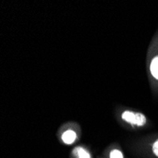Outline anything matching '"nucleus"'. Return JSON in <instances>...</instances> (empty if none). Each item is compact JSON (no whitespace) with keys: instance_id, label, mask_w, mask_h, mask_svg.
<instances>
[{"instance_id":"obj_1","label":"nucleus","mask_w":158,"mask_h":158,"mask_svg":"<svg viewBox=\"0 0 158 158\" xmlns=\"http://www.w3.org/2000/svg\"><path fill=\"white\" fill-rule=\"evenodd\" d=\"M121 118L125 120L126 122L130 123L132 125H136V126H143L145 125L147 119L146 117L141 113H135L131 110H126L122 113Z\"/></svg>"},{"instance_id":"obj_2","label":"nucleus","mask_w":158,"mask_h":158,"mask_svg":"<svg viewBox=\"0 0 158 158\" xmlns=\"http://www.w3.org/2000/svg\"><path fill=\"white\" fill-rule=\"evenodd\" d=\"M77 138V135L74 131L72 130H68L66 132H64L62 135V139L64 141V143H65V144H72V143L76 140Z\"/></svg>"},{"instance_id":"obj_4","label":"nucleus","mask_w":158,"mask_h":158,"mask_svg":"<svg viewBox=\"0 0 158 158\" xmlns=\"http://www.w3.org/2000/svg\"><path fill=\"white\" fill-rule=\"evenodd\" d=\"M73 153L76 156H78V158H91L90 154L87 152H86L83 148H81V147L75 148L74 151H73Z\"/></svg>"},{"instance_id":"obj_5","label":"nucleus","mask_w":158,"mask_h":158,"mask_svg":"<svg viewBox=\"0 0 158 158\" xmlns=\"http://www.w3.org/2000/svg\"><path fill=\"white\" fill-rule=\"evenodd\" d=\"M110 158H123V154L119 150L114 149L110 153Z\"/></svg>"},{"instance_id":"obj_6","label":"nucleus","mask_w":158,"mask_h":158,"mask_svg":"<svg viewBox=\"0 0 158 158\" xmlns=\"http://www.w3.org/2000/svg\"><path fill=\"white\" fill-rule=\"evenodd\" d=\"M152 152L158 157V139L153 143V145H152Z\"/></svg>"},{"instance_id":"obj_3","label":"nucleus","mask_w":158,"mask_h":158,"mask_svg":"<svg viewBox=\"0 0 158 158\" xmlns=\"http://www.w3.org/2000/svg\"><path fill=\"white\" fill-rule=\"evenodd\" d=\"M150 69H151V73H152V77L154 79L158 80V56H155L152 60Z\"/></svg>"}]
</instances>
